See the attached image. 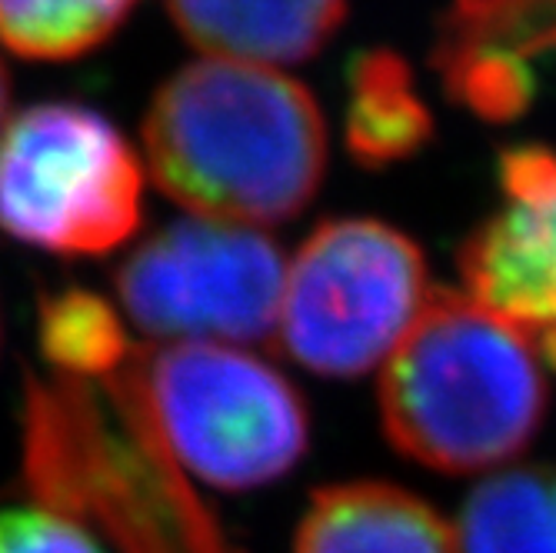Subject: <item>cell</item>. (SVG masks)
<instances>
[{"instance_id": "obj_1", "label": "cell", "mask_w": 556, "mask_h": 553, "mask_svg": "<svg viewBox=\"0 0 556 553\" xmlns=\"http://www.w3.org/2000/svg\"><path fill=\"white\" fill-rule=\"evenodd\" d=\"M140 350L97 380H27V483L40 507L108 537L121 553H230L150 414Z\"/></svg>"}, {"instance_id": "obj_11", "label": "cell", "mask_w": 556, "mask_h": 553, "mask_svg": "<svg viewBox=\"0 0 556 553\" xmlns=\"http://www.w3.org/2000/svg\"><path fill=\"white\" fill-rule=\"evenodd\" d=\"M293 553H460V543L427 500L361 480L314 493Z\"/></svg>"}, {"instance_id": "obj_6", "label": "cell", "mask_w": 556, "mask_h": 553, "mask_svg": "<svg viewBox=\"0 0 556 553\" xmlns=\"http://www.w3.org/2000/svg\"><path fill=\"white\" fill-rule=\"evenodd\" d=\"M420 247L383 221L320 224L283 274L277 337L324 377H357L390 357L427 304Z\"/></svg>"}, {"instance_id": "obj_5", "label": "cell", "mask_w": 556, "mask_h": 553, "mask_svg": "<svg viewBox=\"0 0 556 553\" xmlns=\"http://www.w3.org/2000/svg\"><path fill=\"white\" fill-rule=\"evenodd\" d=\"M143 221V164L93 108L47 100L0 130V230L58 257H100Z\"/></svg>"}, {"instance_id": "obj_16", "label": "cell", "mask_w": 556, "mask_h": 553, "mask_svg": "<svg viewBox=\"0 0 556 553\" xmlns=\"http://www.w3.org/2000/svg\"><path fill=\"white\" fill-rule=\"evenodd\" d=\"M0 553H104V546L50 507H8L0 511Z\"/></svg>"}, {"instance_id": "obj_9", "label": "cell", "mask_w": 556, "mask_h": 553, "mask_svg": "<svg viewBox=\"0 0 556 553\" xmlns=\"http://www.w3.org/2000/svg\"><path fill=\"white\" fill-rule=\"evenodd\" d=\"M556 54V0H450L433 67L450 100L480 121H514L536 93V61Z\"/></svg>"}, {"instance_id": "obj_12", "label": "cell", "mask_w": 556, "mask_h": 553, "mask_svg": "<svg viewBox=\"0 0 556 553\" xmlns=\"http://www.w3.org/2000/svg\"><path fill=\"white\" fill-rule=\"evenodd\" d=\"M433 117L410 64L393 50H367L350 67L346 147L364 167L414 158L430 140Z\"/></svg>"}, {"instance_id": "obj_8", "label": "cell", "mask_w": 556, "mask_h": 553, "mask_svg": "<svg viewBox=\"0 0 556 553\" xmlns=\"http://www.w3.org/2000/svg\"><path fill=\"white\" fill-rule=\"evenodd\" d=\"M503 204L460 247V274L483 307L556 364V150L520 143L496 164Z\"/></svg>"}, {"instance_id": "obj_13", "label": "cell", "mask_w": 556, "mask_h": 553, "mask_svg": "<svg viewBox=\"0 0 556 553\" xmlns=\"http://www.w3.org/2000/svg\"><path fill=\"white\" fill-rule=\"evenodd\" d=\"M464 553H556V467L533 464L483 480L460 514Z\"/></svg>"}, {"instance_id": "obj_15", "label": "cell", "mask_w": 556, "mask_h": 553, "mask_svg": "<svg viewBox=\"0 0 556 553\" xmlns=\"http://www.w3.org/2000/svg\"><path fill=\"white\" fill-rule=\"evenodd\" d=\"M137 0H0V43L27 61H74L104 43Z\"/></svg>"}, {"instance_id": "obj_10", "label": "cell", "mask_w": 556, "mask_h": 553, "mask_svg": "<svg viewBox=\"0 0 556 553\" xmlns=\"http://www.w3.org/2000/svg\"><path fill=\"white\" fill-rule=\"evenodd\" d=\"M174 27L211 58L300 64L330 43L346 0H167Z\"/></svg>"}, {"instance_id": "obj_14", "label": "cell", "mask_w": 556, "mask_h": 553, "mask_svg": "<svg viewBox=\"0 0 556 553\" xmlns=\"http://www.w3.org/2000/svg\"><path fill=\"white\" fill-rule=\"evenodd\" d=\"M37 343L58 374L80 380L121 370L137 350L117 311L100 293L84 287H67L40 300Z\"/></svg>"}, {"instance_id": "obj_2", "label": "cell", "mask_w": 556, "mask_h": 553, "mask_svg": "<svg viewBox=\"0 0 556 553\" xmlns=\"http://www.w3.org/2000/svg\"><path fill=\"white\" fill-rule=\"evenodd\" d=\"M154 184L193 217L283 224L320 190L327 124L293 77L240 61H200L170 74L143 117Z\"/></svg>"}, {"instance_id": "obj_3", "label": "cell", "mask_w": 556, "mask_h": 553, "mask_svg": "<svg viewBox=\"0 0 556 553\" xmlns=\"http://www.w3.org/2000/svg\"><path fill=\"white\" fill-rule=\"evenodd\" d=\"M546 414L533 343L477 297L433 287L380 377V420L410 461L473 474L517 457Z\"/></svg>"}, {"instance_id": "obj_4", "label": "cell", "mask_w": 556, "mask_h": 553, "mask_svg": "<svg viewBox=\"0 0 556 553\" xmlns=\"http://www.w3.org/2000/svg\"><path fill=\"white\" fill-rule=\"evenodd\" d=\"M140 377L174 461L211 487H264L307 454L311 414L300 390L237 347H143Z\"/></svg>"}, {"instance_id": "obj_7", "label": "cell", "mask_w": 556, "mask_h": 553, "mask_svg": "<svg viewBox=\"0 0 556 553\" xmlns=\"http://www.w3.org/2000/svg\"><path fill=\"white\" fill-rule=\"evenodd\" d=\"M283 274L270 237L190 217L137 243L114 287L124 314L150 337L250 343L277 327Z\"/></svg>"}, {"instance_id": "obj_17", "label": "cell", "mask_w": 556, "mask_h": 553, "mask_svg": "<svg viewBox=\"0 0 556 553\" xmlns=\"http://www.w3.org/2000/svg\"><path fill=\"white\" fill-rule=\"evenodd\" d=\"M8 108H11V74H8L4 61H0V130L8 124Z\"/></svg>"}]
</instances>
